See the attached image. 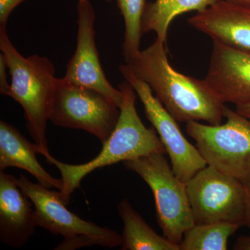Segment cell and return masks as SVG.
Returning <instances> with one entry per match:
<instances>
[{"label": "cell", "mask_w": 250, "mask_h": 250, "mask_svg": "<svg viewBox=\"0 0 250 250\" xmlns=\"http://www.w3.org/2000/svg\"><path fill=\"white\" fill-rule=\"evenodd\" d=\"M166 42L156 38L129 63L135 76L146 82L171 116L179 123L221 124L225 104L207 82L176 71L167 59Z\"/></svg>", "instance_id": "6da1fadb"}, {"label": "cell", "mask_w": 250, "mask_h": 250, "mask_svg": "<svg viewBox=\"0 0 250 250\" xmlns=\"http://www.w3.org/2000/svg\"><path fill=\"white\" fill-rule=\"evenodd\" d=\"M118 88L123 94V103L116 128L103 149L95 159L79 165L64 164L52 155L46 159L53 164L62 176V187L60 191L62 200L67 205L70 195L80 187L81 182L90 172L102 168L152 154H166L165 147L154 128L145 126L136 108V92L126 81Z\"/></svg>", "instance_id": "7a4b0ae2"}, {"label": "cell", "mask_w": 250, "mask_h": 250, "mask_svg": "<svg viewBox=\"0 0 250 250\" xmlns=\"http://www.w3.org/2000/svg\"><path fill=\"white\" fill-rule=\"evenodd\" d=\"M0 49L7 63L11 84L6 96L22 106L27 128L45 159L51 156L45 137L49 121L56 82L55 68L47 57L32 55L24 57L13 45L6 27H0Z\"/></svg>", "instance_id": "3957f363"}, {"label": "cell", "mask_w": 250, "mask_h": 250, "mask_svg": "<svg viewBox=\"0 0 250 250\" xmlns=\"http://www.w3.org/2000/svg\"><path fill=\"white\" fill-rule=\"evenodd\" d=\"M16 181L34 206L37 227L63 237V242L54 250H75L93 246L108 248L121 246L123 238L116 231L85 221L67 209L60 191H52L39 183H34L22 174Z\"/></svg>", "instance_id": "277c9868"}, {"label": "cell", "mask_w": 250, "mask_h": 250, "mask_svg": "<svg viewBox=\"0 0 250 250\" xmlns=\"http://www.w3.org/2000/svg\"><path fill=\"white\" fill-rule=\"evenodd\" d=\"M164 154H152L123 165L139 174L150 188L155 202L156 219L163 235L180 245L184 233L195 225L188 196L187 184L174 174Z\"/></svg>", "instance_id": "5b68a950"}, {"label": "cell", "mask_w": 250, "mask_h": 250, "mask_svg": "<svg viewBox=\"0 0 250 250\" xmlns=\"http://www.w3.org/2000/svg\"><path fill=\"white\" fill-rule=\"evenodd\" d=\"M223 125L188 122V134L207 165L241 181L250 183V119L225 106Z\"/></svg>", "instance_id": "8992f818"}, {"label": "cell", "mask_w": 250, "mask_h": 250, "mask_svg": "<svg viewBox=\"0 0 250 250\" xmlns=\"http://www.w3.org/2000/svg\"><path fill=\"white\" fill-rule=\"evenodd\" d=\"M121 111L96 90L57 79L49 121L57 126L83 129L106 142L116 128Z\"/></svg>", "instance_id": "52a82bcc"}, {"label": "cell", "mask_w": 250, "mask_h": 250, "mask_svg": "<svg viewBox=\"0 0 250 250\" xmlns=\"http://www.w3.org/2000/svg\"><path fill=\"white\" fill-rule=\"evenodd\" d=\"M187 189L195 225L225 221L245 226L247 187L241 181L207 165Z\"/></svg>", "instance_id": "ba28073f"}, {"label": "cell", "mask_w": 250, "mask_h": 250, "mask_svg": "<svg viewBox=\"0 0 250 250\" xmlns=\"http://www.w3.org/2000/svg\"><path fill=\"white\" fill-rule=\"evenodd\" d=\"M119 70L141 100L146 118L159 134L166 154L170 158L174 174L187 184L198 171L207 166L205 159L196 146H192L186 139L177 121L153 95L150 87L135 76L127 63L122 64Z\"/></svg>", "instance_id": "9c48e42d"}, {"label": "cell", "mask_w": 250, "mask_h": 250, "mask_svg": "<svg viewBox=\"0 0 250 250\" xmlns=\"http://www.w3.org/2000/svg\"><path fill=\"white\" fill-rule=\"evenodd\" d=\"M78 14V31L75 54L69 61L63 78L91 88L103 94L121 108L123 94L108 82L100 64L96 43L94 23L95 11L89 0H79L77 6Z\"/></svg>", "instance_id": "30bf717a"}, {"label": "cell", "mask_w": 250, "mask_h": 250, "mask_svg": "<svg viewBox=\"0 0 250 250\" xmlns=\"http://www.w3.org/2000/svg\"><path fill=\"white\" fill-rule=\"evenodd\" d=\"M213 42L205 80L223 104L250 103V50Z\"/></svg>", "instance_id": "8fae6325"}, {"label": "cell", "mask_w": 250, "mask_h": 250, "mask_svg": "<svg viewBox=\"0 0 250 250\" xmlns=\"http://www.w3.org/2000/svg\"><path fill=\"white\" fill-rule=\"evenodd\" d=\"M197 30L233 48L250 50V7L218 0L189 18Z\"/></svg>", "instance_id": "7c38bea8"}, {"label": "cell", "mask_w": 250, "mask_h": 250, "mask_svg": "<svg viewBox=\"0 0 250 250\" xmlns=\"http://www.w3.org/2000/svg\"><path fill=\"white\" fill-rule=\"evenodd\" d=\"M12 174L0 171V241L11 248H22L37 227L35 208Z\"/></svg>", "instance_id": "4fadbf2b"}, {"label": "cell", "mask_w": 250, "mask_h": 250, "mask_svg": "<svg viewBox=\"0 0 250 250\" xmlns=\"http://www.w3.org/2000/svg\"><path fill=\"white\" fill-rule=\"evenodd\" d=\"M35 143L29 142L13 125L0 122V171L15 167L27 171L41 185L47 188L62 187V179L52 177L38 161Z\"/></svg>", "instance_id": "5bb4252c"}, {"label": "cell", "mask_w": 250, "mask_h": 250, "mask_svg": "<svg viewBox=\"0 0 250 250\" xmlns=\"http://www.w3.org/2000/svg\"><path fill=\"white\" fill-rule=\"evenodd\" d=\"M118 211L124 224L122 250H181L179 245L158 234L127 199L118 203Z\"/></svg>", "instance_id": "9a60e30c"}, {"label": "cell", "mask_w": 250, "mask_h": 250, "mask_svg": "<svg viewBox=\"0 0 250 250\" xmlns=\"http://www.w3.org/2000/svg\"><path fill=\"white\" fill-rule=\"evenodd\" d=\"M218 0H156L148 3L143 13L141 29L143 35L154 31L157 39L166 42L169 26L172 21L189 11H203Z\"/></svg>", "instance_id": "2e32d148"}, {"label": "cell", "mask_w": 250, "mask_h": 250, "mask_svg": "<svg viewBox=\"0 0 250 250\" xmlns=\"http://www.w3.org/2000/svg\"><path fill=\"white\" fill-rule=\"evenodd\" d=\"M229 222L195 225L184 233L181 250H227L230 237L241 228Z\"/></svg>", "instance_id": "e0dca14e"}, {"label": "cell", "mask_w": 250, "mask_h": 250, "mask_svg": "<svg viewBox=\"0 0 250 250\" xmlns=\"http://www.w3.org/2000/svg\"><path fill=\"white\" fill-rule=\"evenodd\" d=\"M116 1L125 21L123 55L126 63H129L141 52L140 42L143 36L141 22L147 3L146 0H116Z\"/></svg>", "instance_id": "ac0fdd59"}, {"label": "cell", "mask_w": 250, "mask_h": 250, "mask_svg": "<svg viewBox=\"0 0 250 250\" xmlns=\"http://www.w3.org/2000/svg\"><path fill=\"white\" fill-rule=\"evenodd\" d=\"M24 0H0V27H6L12 11Z\"/></svg>", "instance_id": "d6986e66"}, {"label": "cell", "mask_w": 250, "mask_h": 250, "mask_svg": "<svg viewBox=\"0 0 250 250\" xmlns=\"http://www.w3.org/2000/svg\"><path fill=\"white\" fill-rule=\"evenodd\" d=\"M6 68H8L6 58L2 53L0 54V93L1 95H6L10 89V85L8 83L7 73Z\"/></svg>", "instance_id": "ffe728a7"}, {"label": "cell", "mask_w": 250, "mask_h": 250, "mask_svg": "<svg viewBox=\"0 0 250 250\" xmlns=\"http://www.w3.org/2000/svg\"><path fill=\"white\" fill-rule=\"evenodd\" d=\"M233 250H250V236L238 237L233 245Z\"/></svg>", "instance_id": "44dd1931"}, {"label": "cell", "mask_w": 250, "mask_h": 250, "mask_svg": "<svg viewBox=\"0 0 250 250\" xmlns=\"http://www.w3.org/2000/svg\"><path fill=\"white\" fill-rule=\"evenodd\" d=\"M247 207L245 226L250 229V183L247 184Z\"/></svg>", "instance_id": "7402d4cb"}, {"label": "cell", "mask_w": 250, "mask_h": 250, "mask_svg": "<svg viewBox=\"0 0 250 250\" xmlns=\"http://www.w3.org/2000/svg\"><path fill=\"white\" fill-rule=\"evenodd\" d=\"M236 111L250 119V103L236 105Z\"/></svg>", "instance_id": "603a6c76"}, {"label": "cell", "mask_w": 250, "mask_h": 250, "mask_svg": "<svg viewBox=\"0 0 250 250\" xmlns=\"http://www.w3.org/2000/svg\"><path fill=\"white\" fill-rule=\"evenodd\" d=\"M229 2L233 3V4L242 5V6H250V0H227Z\"/></svg>", "instance_id": "cb8c5ba5"}, {"label": "cell", "mask_w": 250, "mask_h": 250, "mask_svg": "<svg viewBox=\"0 0 250 250\" xmlns=\"http://www.w3.org/2000/svg\"><path fill=\"white\" fill-rule=\"evenodd\" d=\"M106 1H113V0H106Z\"/></svg>", "instance_id": "d4e9b609"}]
</instances>
